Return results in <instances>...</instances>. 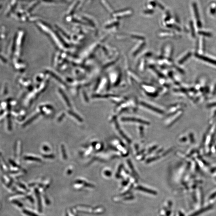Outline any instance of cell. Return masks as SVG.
Here are the masks:
<instances>
[{
  "label": "cell",
  "instance_id": "2",
  "mask_svg": "<svg viewBox=\"0 0 216 216\" xmlns=\"http://www.w3.org/2000/svg\"><path fill=\"white\" fill-rule=\"evenodd\" d=\"M124 121H133V122H139L141 123L142 124H145V125H148V122H146L145 121H143L142 120H140L139 119H134V118H126L123 119Z\"/></svg>",
  "mask_w": 216,
  "mask_h": 216
},
{
  "label": "cell",
  "instance_id": "17",
  "mask_svg": "<svg viewBox=\"0 0 216 216\" xmlns=\"http://www.w3.org/2000/svg\"><path fill=\"white\" fill-rule=\"evenodd\" d=\"M44 150L47 151V150H49V148L47 146H45V147H44Z\"/></svg>",
  "mask_w": 216,
  "mask_h": 216
},
{
  "label": "cell",
  "instance_id": "6",
  "mask_svg": "<svg viewBox=\"0 0 216 216\" xmlns=\"http://www.w3.org/2000/svg\"><path fill=\"white\" fill-rule=\"evenodd\" d=\"M68 112H69V113L70 115H71L72 116H73L75 118V119H77L78 121H79V122H83V119H82L79 116L76 114L75 113L71 111H69Z\"/></svg>",
  "mask_w": 216,
  "mask_h": 216
},
{
  "label": "cell",
  "instance_id": "1",
  "mask_svg": "<svg viewBox=\"0 0 216 216\" xmlns=\"http://www.w3.org/2000/svg\"><path fill=\"white\" fill-rule=\"evenodd\" d=\"M195 56H196V57H197L198 58L204 60L205 61L207 62H209V63L213 64V65H216V60H212L211 58H208L207 57H205V56H202V55H200L199 54H195Z\"/></svg>",
  "mask_w": 216,
  "mask_h": 216
},
{
  "label": "cell",
  "instance_id": "3",
  "mask_svg": "<svg viewBox=\"0 0 216 216\" xmlns=\"http://www.w3.org/2000/svg\"><path fill=\"white\" fill-rule=\"evenodd\" d=\"M211 208V206H209V207H207L201 209V210H199V211H197V212H195V213L192 214V215H191L190 216H198V215H200V214L203 213L204 212H206V211H208V210L210 209Z\"/></svg>",
  "mask_w": 216,
  "mask_h": 216
},
{
  "label": "cell",
  "instance_id": "8",
  "mask_svg": "<svg viewBox=\"0 0 216 216\" xmlns=\"http://www.w3.org/2000/svg\"><path fill=\"white\" fill-rule=\"evenodd\" d=\"M61 148L62 153V155H63V158L65 160H66L67 158V154H66V150H65V146L64 145L62 144Z\"/></svg>",
  "mask_w": 216,
  "mask_h": 216
},
{
  "label": "cell",
  "instance_id": "9",
  "mask_svg": "<svg viewBox=\"0 0 216 216\" xmlns=\"http://www.w3.org/2000/svg\"><path fill=\"white\" fill-rule=\"evenodd\" d=\"M191 55V53H189L188 54H187L184 57H183V58L180 60L179 61V63L182 64L183 63L184 61H185L188 58H189Z\"/></svg>",
  "mask_w": 216,
  "mask_h": 216
},
{
  "label": "cell",
  "instance_id": "11",
  "mask_svg": "<svg viewBox=\"0 0 216 216\" xmlns=\"http://www.w3.org/2000/svg\"><path fill=\"white\" fill-rule=\"evenodd\" d=\"M198 33L200 34L201 35H203L204 36H209L210 37L212 36V35L211 33H207V32H204V31H199L198 32Z\"/></svg>",
  "mask_w": 216,
  "mask_h": 216
},
{
  "label": "cell",
  "instance_id": "18",
  "mask_svg": "<svg viewBox=\"0 0 216 216\" xmlns=\"http://www.w3.org/2000/svg\"><path fill=\"white\" fill-rule=\"evenodd\" d=\"M216 92V85L215 86V89L214 90V93H215Z\"/></svg>",
  "mask_w": 216,
  "mask_h": 216
},
{
  "label": "cell",
  "instance_id": "7",
  "mask_svg": "<svg viewBox=\"0 0 216 216\" xmlns=\"http://www.w3.org/2000/svg\"><path fill=\"white\" fill-rule=\"evenodd\" d=\"M24 159L25 160H30V161H38V162H41V160L39 158H36L35 157H30V156H26L24 157Z\"/></svg>",
  "mask_w": 216,
  "mask_h": 216
},
{
  "label": "cell",
  "instance_id": "16",
  "mask_svg": "<svg viewBox=\"0 0 216 216\" xmlns=\"http://www.w3.org/2000/svg\"><path fill=\"white\" fill-rule=\"evenodd\" d=\"M216 11V9H211V14H214Z\"/></svg>",
  "mask_w": 216,
  "mask_h": 216
},
{
  "label": "cell",
  "instance_id": "5",
  "mask_svg": "<svg viewBox=\"0 0 216 216\" xmlns=\"http://www.w3.org/2000/svg\"><path fill=\"white\" fill-rule=\"evenodd\" d=\"M39 114H36L35 115L33 116V117H32L30 119H29L28 121H27V122H26L23 125V126L25 127L27 125H29V124H30L31 123H32L33 121L35 120V119H36L39 116Z\"/></svg>",
  "mask_w": 216,
  "mask_h": 216
},
{
  "label": "cell",
  "instance_id": "15",
  "mask_svg": "<svg viewBox=\"0 0 216 216\" xmlns=\"http://www.w3.org/2000/svg\"><path fill=\"white\" fill-rule=\"evenodd\" d=\"M197 25L198 27L199 28H201L202 27V23L200 20L197 21Z\"/></svg>",
  "mask_w": 216,
  "mask_h": 216
},
{
  "label": "cell",
  "instance_id": "13",
  "mask_svg": "<svg viewBox=\"0 0 216 216\" xmlns=\"http://www.w3.org/2000/svg\"><path fill=\"white\" fill-rule=\"evenodd\" d=\"M43 157L47 159H53L54 158V155H43Z\"/></svg>",
  "mask_w": 216,
  "mask_h": 216
},
{
  "label": "cell",
  "instance_id": "10",
  "mask_svg": "<svg viewBox=\"0 0 216 216\" xmlns=\"http://www.w3.org/2000/svg\"><path fill=\"white\" fill-rule=\"evenodd\" d=\"M190 26H191V32H192V35L193 37H195V29H194V26H193V24L192 21L190 22Z\"/></svg>",
  "mask_w": 216,
  "mask_h": 216
},
{
  "label": "cell",
  "instance_id": "4",
  "mask_svg": "<svg viewBox=\"0 0 216 216\" xmlns=\"http://www.w3.org/2000/svg\"><path fill=\"white\" fill-rule=\"evenodd\" d=\"M193 10H194L195 14V17L197 20V21L200 20H199V13H198L197 5L196 4V3L194 2V3H193Z\"/></svg>",
  "mask_w": 216,
  "mask_h": 216
},
{
  "label": "cell",
  "instance_id": "12",
  "mask_svg": "<svg viewBox=\"0 0 216 216\" xmlns=\"http://www.w3.org/2000/svg\"><path fill=\"white\" fill-rule=\"evenodd\" d=\"M24 213H25V214H27V215H29V216H39L38 215H36V214L33 213L32 212H29V211H24Z\"/></svg>",
  "mask_w": 216,
  "mask_h": 216
},
{
  "label": "cell",
  "instance_id": "14",
  "mask_svg": "<svg viewBox=\"0 0 216 216\" xmlns=\"http://www.w3.org/2000/svg\"><path fill=\"white\" fill-rule=\"evenodd\" d=\"M65 114L64 113L62 114H61V115L60 116V117H59V118L58 119V121L60 122V121H62V120L63 119V118L64 117H65Z\"/></svg>",
  "mask_w": 216,
  "mask_h": 216
}]
</instances>
